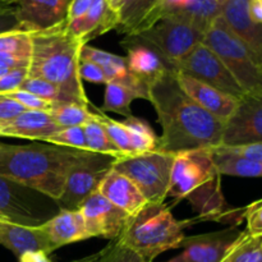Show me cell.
I'll use <instances>...</instances> for the list:
<instances>
[{
  "label": "cell",
  "instance_id": "obj_44",
  "mask_svg": "<svg viewBox=\"0 0 262 262\" xmlns=\"http://www.w3.org/2000/svg\"><path fill=\"white\" fill-rule=\"evenodd\" d=\"M15 31H25L22 23L15 14V7L7 12L0 13V35L3 33L15 32Z\"/></svg>",
  "mask_w": 262,
  "mask_h": 262
},
{
  "label": "cell",
  "instance_id": "obj_1",
  "mask_svg": "<svg viewBox=\"0 0 262 262\" xmlns=\"http://www.w3.org/2000/svg\"><path fill=\"white\" fill-rule=\"evenodd\" d=\"M148 101L163 128L158 151L176 155L222 146L225 122L206 112L182 90L176 72H168L151 84Z\"/></svg>",
  "mask_w": 262,
  "mask_h": 262
},
{
  "label": "cell",
  "instance_id": "obj_43",
  "mask_svg": "<svg viewBox=\"0 0 262 262\" xmlns=\"http://www.w3.org/2000/svg\"><path fill=\"white\" fill-rule=\"evenodd\" d=\"M222 147L235 156H239V158L247 159V160L251 161H256V163H262V142L243 146H233V147L222 146Z\"/></svg>",
  "mask_w": 262,
  "mask_h": 262
},
{
  "label": "cell",
  "instance_id": "obj_8",
  "mask_svg": "<svg viewBox=\"0 0 262 262\" xmlns=\"http://www.w3.org/2000/svg\"><path fill=\"white\" fill-rule=\"evenodd\" d=\"M53 200L35 189L0 177V217L25 227H40L60 212L49 207Z\"/></svg>",
  "mask_w": 262,
  "mask_h": 262
},
{
  "label": "cell",
  "instance_id": "obj_19",
  "mask_svg": "<svg viewBox=\"0 0 262 262\" xmlns=\"http://www.w3.org/2000/svg\"><path fill=\"white\" fill-rule=\"evenodd\" d=\"M119 14L109 7L106 0H94L83 17L67 22L69 32L82 43L87 45L90 40L101 36L112 30H117Z\"/></svg>",
  "mask_w": 262,
  "mask_h": 262
},
{
  "label": "cell",
  "instance_id": "obj_48",
  "mask_svg": "<svg viewBox=\"0 0 262 262\" xmlns=\"http://www.w3.org/2000/svg\"><path fill=\"white\" fill-rule=\"evenodd\" d=\"M107 248H109V246H106V247L102 248V250L99 251V252L94 253V255H90V256H87V257L81 258V260H76V261H72V262H102L105 255H106V252H107Z\"/></svg>",
  "mask_w": 262,
  "mask_h": 262
},
{
  "label": "cell",
  "instance_id": "obj_50",
  "mask_svg": "<svg viewBox=\"0 0 262 262\" xmlns=\"http://www.w3.org/2000/svg\"><path fill=\"white\" fill-rule=\"evenodd\" d=\"M13 8H14V4H9V3H5L0 0V13L7 12V10L13 9Z\"/></svg>",
  "mask_w": 262,
  "mask_h": 262
},
{
  "label": "cell",
  "instance_id": "obj_12",
  "mask_svg": "<svg viewBox=\"0 0 262 262\" xmlns=\"http://www.w3.org/2000/svg\"><path fill=\"white\" fill-rule=\"evenodd\" d=\"M262 142V89L245 92L232 117L225 122L222 146Z\"/></svg>",
  "mask_w": 262,
  "mask_h": 262
},
{
  "label": "cell",
  "instance_id": "obj_34",
  "mask_svg": "<svg viewBox=\"0 0 262 262\" xmlns=\"http://www.w3.org/2000/svg\"><path fill=\"white\" fill-rule=\"evenodd\" d=\"M100 123L104 125L105 130H106L107 136H109L110 141L113 142V145L118 148L120 154H122L123 158H129V156H136L133 152L132 145H130L129 136H128L127 129H125L124 125L122 124V122H117L114 119H110L109 117L101 113L99 117Z\"/></svg>",
  "mask_w": 262,
  "mask_h": 262
},
{
  "label": "cell",
  "instance_id": "obj_41",
  "mask_svg": "<svg viewBox=\"0 0 262 262\" xmlns=\"http://www.w3.org/2000/svg\"><path fill=\"white\" fill-rule=\"evenodd\" d=\"M26 110L27 109L19 102L0 95V125L8 124Z\"/></svg>",
  "mask_w": 262,
  "mask_h": 262
},
{
  "label": "cell",
  "instance_id": "obj_29",
  "mask_svg": "<svg viewBox=\"0 0 262 262\" xmlns=\"http://www.w3.org/2000/svg\"><path fill=\"white\" fill-rule=\"evenodd\" d=\"M91 105H82L77 102H68V104L53 105L50 113L54 122L60 128L69 127H83L89 122L94 120L99 114V109Z\"/></svg>",
  "mask_w": 262,
  "mask_h": 262
},
{
  "label": "cell",
  "instance_id": "obj_5",
  "mask_svg": "<svg viewBox=\"0 0 262 262\" xmlns=\"http://www.w3.org/2000/svg\"><path fill=\"white\" fill-rule=\"evenodd\" d=\"M164 202L147 204L129 217L118 241L146 262H154L161 253L181 247L184 228L191 220L179 222Z\"/></svg>",
  "mask_w": 262,
  "mask_h": 262
},
{
  "label": "cell",
  "instance_id": "obj_25",
  "mask_svg": "<svg viewBox=\"0 0 262 262\" xmlns=\"http://www.w3.org/2000/svg\"><path fill=\"white\" fill-rule=\"evenodd\" d=\"M161 0H123L117 31L124 36L136 35L156 22V10Z\"/></svg>",
  "mask_w": 262,
  "mask_h": 262
},
{
  "label": "cell",
  "instance_id": "obj_6",
  "mask_svg": "<svg viewBox=\"0 0 262 262\" xmlns=\"http://www.w3.org/2000/svg\"><path fill=\"white\" fill-rule=\"evenodd\" d=\"M202 43L219 56L243 91L262 89V69L253 60L245 43L228 27L222 15L205 32Z\"/></svg>",
  "mask_w": 262,
  "mask_h": 262
},
{
  "label": "cell",
  "instance_id": "obj_42",
  "mask_svg": "<svg viewBox=\"0 0 262 262\" xmlns=\"http://www.w3.org/2000/svg\"><path fill=\"white\" fill-rule=\"evenodd\" d=\"M79 77L82 81H89L91 83H107L104 71L97 64L81 58H79Z\"/></svg>",
  "mask_w": 262,
  "mask_h": 262
},
{
  "label": "cell",
  "instance_id": "obj_45",
  "mask_svg": "<svg viewBox=\"0 0 262 262\" xmlns=\"http://www.w3.org/2000/svg\"><path fill=\"white\" fill-rule=\"evenodd\" d=\"M92 2L94 0H72L67 22H72V20H76L78 18L83 17L87 13V10L90 9V7H91Z\"/></svg>",
  "mask_w": 262,
  "mask_h": 262
},
{
  "label": "cell",
  "instance_id": "obj_16",
  "mask_svg": "<svg viewBox=\"0 0 262 262\" xmlns=\"http://www.w3.org/2000/svg\"><path fill=\"white\" fill-rule=\"evenodd\" d=\"M72 0H17L15 14L27 32L50 30L67 23Z\"/></svg>",
  "mask_w": 262,
  "mask_h": 262
},
{
  "label": "cell",
  "instance_id": "obj_54",
  "mask_svg": "<svg viewBox=\"0 0 262 262\" xmlns=\"http://www.w3.org/2000/svg\"><path fill=\"white\" fill-rule=\"evenodd\" d=\"M0 220H2V217H0Z\"/></svg>",
  "mask_w": 262,
  "mask_h": 262
},
{
  "label": "cell",
  "instance_id": "obj_33",
  "mask_svg": "<svg viewBox=\"0 0 262 262\" xmlns=\"http://www.w3.org/2000/svg\"><path fill=\"white\" fill-rule=\"evenodd\" d=\"M31 53H32L31 32L15 31V32L0 35V54L30 61Z\"/></svg>",
  "mask_w": 262,
  "mask_h": 262
},
{
  "label": "cell",
  "instance_id": "obj_4",
  "mask_svg": "<svg viewBox=\"0 0 262 262\" xmlns=\"http://www.w3.org/2000/svg\"><path fill=\"white\" fill-rule=\"evenodd\" d=\"M32 53L27 77L42 78L56 86L61 104L91 105L79 77L82 43L69 32L67 23L45 31L31 32Z\"/></svg>",
  "mask_w": 262,
  "mask_h": 262
},
{
  "label": "cell",
  "instance_id": "obj_15",
  "mask_svg": "<svg viewBox=\"0 0 262 262\" xmlns=\"http://www.w3.org/2000/svg\"><path fill=\"white\" fill-rule=\"evenodd\" d=\"M120 45L127 51L128 72L148 87L168 72H174L171 64L155 48L137 36H124Z\"/></svg>",
  "mask_w": 262,
  "mask_h": 262
},
{
  "label": "cell",
  "instance_id": "obj_47",
  "mask_svg": "<svg viewBox=\"0 0 262 262\" xmlns=\"http://www.w3.org/2000/svg\"><path fill=\"white\" fill-rule=\"evenodd\" d=\"M248 12L253 22L262 25V0H250Z\"/></svg>",
  "mask_w": 262,
  "mask_h": 262
},
{
  "label": "cell",
  "instance_id": "obj_40",
  "mask_svg": "<svg viewBox=\"0 0 262 262\" xmlns=\"http://www.w3.org/2000/svg\"><path fill=\"white\" fill-rule=\"evenodd\" d=\"M27 73L28 68H17L0 76V95L19 89L22 82L27 78Z\"/></svg>",
  "mask_w": 262,
  "mask_h": 262
},
{
  "label": "cell",
  "instance_id": "obj_36",
  "mask_svg": "<svg viewBox=\"0 0 262 262\" xmlns=\"http://www.w3.org/2000/svg\"><path fill=\"white\" fill-rule=\"evenodd\" d=\"M45 142L56 146H64V147L78 148V150H87L86 140H84L83 127H69L63 128L56 135L49 137Z\"/></svg>",
  "mask_w": 262,
  "mask_h": 262
},
{
  "label": "cell",
  "instance_id": "obj_35",
  "mask_svg": "<svg viewBox=\"0 0 262 262\" xmlns=\"http://www.w3.org/2000/svg\"><path fill=\"white\" fill-rule=\"evenodd\" d=\"M19 90L30 92L40 99L51 102L53 105L61 104V95L58 87L42 78L27 77L19 86Z\"/></svg>",
  "mask_w": 262,
  "mask_h": 262
},
{
  "label": "cell",
  "instance_id": "obj_52",
  "mask_svg": "<svg viewBox=\"0 0 262 262\" xmlns=\"http://www.w3.org/2000/svg\"><path fill=\"white\" fill-rule=\"evenodd\" d=\"M219 2H220V3H222V4H223V3H224V2H225V0H219Z\"/></svg>",
  "mask_w": 262,
  "mask_h": 262
},
{
  "label": "cell",
  "instance_id": "obj_22",
  "mask_svg": "<svg viewBox=\"0 0 262 262\" xmlns=\"http://www.w3.org/2000/svg\"><path fill=\"white\" fill-rule=\"evenodd\" d=\"M63 128L59 127L50 113L43 110H26L14 120L2 125L0 136L3 137L27 138L45 142L49 137L56 135Z\"/></svg>",
  "mask_w": 262,
  "mask_h": 262
},
{
  "label": "cell",
  "instance_id": "obj_24",
  "mask_svg": "<svg viewBox=\"0 0 262 262\" xmlns=\"http://www.w3.org/2000/svg\"><path fill=\"white\" fill-rule=\"evenodd\" d=\"M148 89L143 82L128 73L125 78L118 82H109L105 84V96L102 110L114 112L125 118L132 117L130 105L136 99L148 101Z\"/></svg>",
  "mask_w": 262,
  "mask_h": 262
},
{
  "label": "cell",
  "instance_id": "obj_51",
  "mask_svg": "<svg viewBox=\"0 0 262 262\" xmlns=\"http://www.w3.org/2000/svg\"><path fill=\"white\" fill-rule=\"evenodd\" d=\"M2 2L9 3V4H15V2H17V0H2Z\"/></svg>",
  "mask_w": 262,
  "mask_h": 262
},
{
  "label": "cell",
  "instance_id": "obj_9",
  "mask_svg": "<svg viewBox=\"0 0 262 262\" xmlns=\"http://www.w3.org/2000/svg\"><path fill=\"white\" fill-rule=\"evenodd\" d=\"M118 158L106 154L89 152L71 168L58 200L60 209L77 210L79 205L97 191L100 183L113 170Z\"/></svg>",
  "mask_w": 262,
  "mask_h": 262
},
{
  "label": "cell",
  "instance_id": "obj_53",
  "mask_svg": "<svg viewBox=\"0 0 262 262\" xmlns=\"http://www.w3.org/2000/svg\"><path fill=\"white\" fill-rule=\"evenodd\" d=\"M0 128H2V125H0Z\"/></svg>",
  "mask_w": 262,
  "mask_h": 262
},
{
  "label": "cell",
  "instance_id": "obj_28",
  "mask_svg": "<svg viewBox=\"0 0 262 262\" xmlns=\"http://www.w3.org/2000/svg\"><path fill=\"white\" fill-rule=\"evenodd\" d=\"M79 58L97 64L104 71L107 83L122 81L129 73L127 68L125 56H118L115 54L100 50L94 46H90L89 43L82 46Z\"/></svg>",
  "mask_w": 262,
  "mask_h": 262
},
{
  "label": "cell",
  "instance_id": "obj_46",
  "mask_svg": "<svg viewBox=\"0 0 262 262\" xmlns=\"http://www.w3.org/2000/svg\"><path fill=\"white\" fill-rule=\"evenodd\" d=\"M18 262H53L43 251H30L18 257Z\"/></svg>",
  "mask_w": 262,
  "mask_h": 262
},
{
  "label": "cell",
  "instance_id": "obj_18",
  "mask_svg": "<svg viewBox=\"0 0 262 262\" xmlns=\"http://www.w3.org/2000/svg\"><path fill=\"white\" fill-rule=\"evenodd\" d=\"M177 81L184 92L206 112L227 122L238 105L237 97L220 91L191 76L176 72Z\"/></svg>",
  "mask_w": 262,
  "mask_h": 262
},
{
  "label": "cell",
  "instance_id": "obj_11",
  "mask_svg": "<svg viewBox=\"0 0 262 262\" xmlns=\"http://www.w3.org/2000/svg\"><path fill=\"white\" fill-rule=\"evenodd\" d=\"M174 72L193 77L237 99L245 94L219 56L202 42L194 46L187 55L177 61Z\"/></svg>",
  "mask_w": 262,
  "mask_h": 262
},
{
  "label": "cell",
  "instance_id": "obj_31",
  "mask_svg": "<svg viewBox=\"0 0 262 262\" xmlns=\"http://www.w3.org/2000/svg\"><path fill=\"white\" fill-rule=\"evenodd\" d=\"M101 113L102 112L99 110L97 117L95 118L94 120H91V122H89L87 124L83 125L84 140H86L87 150L91 151V152L113 155L118 159L123 158L122 154L118 151V148L115 147V146L113 145L112 141H110L104 125L100 123L99 117Z\"/></svg>",
  "mask_w": 262,
  "mask_h": 262
},
{
  "label": "cell",
  "instance_id": "obj_7",
  "mask_svg": "<svg viewBox=\"0 0 262 262\" xmlns=\"http://www.w3.org/2000/svg\"><path fill=\"white\" fill-rule=\"evenodd\" d=\"M173 163V154L156 150L142 155L118 159L113 169L128 177L148 204H159L165 201L168 194Z\"/></svg>",
  "mask_w": 262,
  "mask_h": 262
},
{
  "label": "cell",
  "instance_id": "obj_17",
  "mask_svg": "<svg viewBox=\"0 0 262 262\" xmlns=\"http://www.w3.org/2000/svg\"><path fill=\"white\" fill-rule=\"evenodd\" d=\"M248 4L250 0H225L222 17L262 69V25L253 22L250 17Z\"/></svg>",
  "mask_w": 262,
  "mask_h": 262
},
{
  "label": "cell",
  "instance_id": "obj_26",
  "mask_svg": "<svg viewBox=\"0 0 262 262\" xmlns=\"http://www.w3.org/2000/svg\"><path fill=\"white\" fill-rule=\"evenodd\" d=\"M222 8L223 4L219 0H188L182 9L171 15L189 23L205 33L212 22L222 15Z\"/></svg>",
  "mask_w": 262,
  "mask_h": 262
},
{
  "label": "cell",
  "instance_id": "obj_23",
  "mask_svg": "<svg viewBox=\"0 0 262 262\" xmlns=\"http://www.w3.org/2000/svg\"><path fill=\"white\" fill-rule=\"evenodd\" d=\"M40 227L48 235L54 250L90 238L84 220L78 210L61 209L59 214Z\"/></svg>",
  "mask_w": 262,
  "mask_h": 262
},
{
  "label": "cell",
  "instance_id": "obj_30",
  "mask_svg": "<svg viewBox=\"0 0 262 262\" xmlns=\"http://www.w3.org/2000/svg\"><path fill=\"white\" fill-rule=\"evenodd\" d=\"M122 124L127 129L135 155H142L158 150L159 138L146 120L132 115L125 118Z\"/></svg>",
  "mask_w": 262,
  "mask_h": 262
},
{
  "label": "cell",
  "instance_id": "obj_21",
  "mask_svg": "<svg viewBox=\"0 0 262 262\" xmlns=\"http://www.w3.org/2000/svg\"><path fill=\"white\" fill-rule=\"evenodd\" d=\"M0 245L17 258L30 251H43L48 255L55 251L41 227H25L5 220H0Z\"/></svg>",
  "mask_w": 262,
  "mask_h": 262
},
{
  "label": "cell",
  "instance_id": "obj_37",
  "mask_svg": "<svg viewBox=\"0 0 262 262\" xmlns=\"http://www.w3.org/2000/svg\"><path fill=\"white\" fill-rule=\"evenodd\" d=\"M3 96L9 97V99L14 100V101L19 102L27 110H43V112H50L51 107H53L51 102L40 99V97L19 89L14 90L12 92H8V94H4Z\"/></svg>",
  "mask_w": 262,
  "mask_h": 262
},
{
  "label": "cell",
  "instance_id": "obj_49",
  "mask_svg": "<svg viewBox=\"0 0 262 262\" xmlns=\"http://www.w3.org/2000/svg\"><path fill=\"white\" fill-rule=\"evenodd\" d=\"M106 3L109 4V7L112 8L114 12H117L118 14H119V10L120 8H122L123 0H106Z\"/></svg>",
  "mask_w": 262,
  "mask_h": 262
},
{
  "label": "cell",
  "instance_id": "obj_39",
  "mask_svg": "<svg viewBox=\"0 0 262 262\" xmlns=\"http://www.w3.org/2000/svg\"><path fill=\"white\" fill-rule=\"evenodd\" d=\"M246 232L251 237H262V199L252 202L245 209Z\"/></svg>",
  "mask_w": 262,
  "mask_h": 262
},
{
  "label": "cell",
  "instance_id": "obj_27",
  "mask_svg": "<svg viewBox=\"0 0 262 262\" xmlns=\"http://www.w3.org/2000/svg\"><path fill=\"white\" fill-rule=\"evenodd\" d=\"M214 163L220 176L243 177V178H261L262 163L247 160L225 151L222 146L212 148Z\"/></svg>",
  "mask_w": 262,
  "mask_h": 262
},
{
  "label": "cell",
  "instance_id": "obj_10",
  "mask_svg": "<svg viewBox=\"0 0 262 262\" xmlns=\"http://www.w3.org/2000/svg\"><path fill=\"white\" fill-rule=\"evenodd\" d=\"M130 36H137L150 43L171 64L174 71L177 61L201 43L205 33L174 15H168L147 30Z\"/></svg>",
  "mask_w": 262,
  "mask_h": 262
},
{
  "label": "cell",
  "instance_id": "obj_14",
  "mask_svg": "<svg viewBox=\"0 0 262 262\" xmlns=\"http://www.w3.org/2000/svg\"><path fill=\"white\" fill-rule=\"evenodd\" d=\"M242 234L237 227H230L220 232L184 237L181 243L183 252L164 262H222Z\"/></svg>",
  "mask_w": 262,
  "mask_h": 262
},
{
  "label": "cell",
  "instance_id": "obj_20",
  "mask_svg": "<svg viewBox=\"0 0 262 262\" xmlns=\"http://www.w3.org/2000/svg\"><path fill=\"white\" fill-rule=\"evenodd\" d=\"M97 192L129 216L140 212L148 204L137 186L114 169L100 183Z\"/></svg>",
  "mask_w": 262,
  "mask_h": 262
},
{
  "label": "cell",
  "instance_id": "obj_32",
  "mask_svg": "<svg viewBox=\"0 0 262 262\" xmlns=\"http://www.w3.org/2000/svg\"><path fill=\"white\" fill-rule=\"evenodd\" d=\"M222 262H262V237H251L245 230Z\"/></svg>",
  "mask_w": 262,
  "mask_h": 262
},
{
  "label": "cell",
  "instance_id": "obj_13",
  "mask_svg": "<svg viewBox=\"0 0 262 262\" xmlns=\"http://www.w3.org/2000/svg\"><path fill=\"white\" fill-rule=\"evenodd\" d=\"M77 210L82 214L90 238L118 239L130 217L97 191L87 197Z\"/></svg>",
  "mask_w": 262,
  "mask_h": 262
},
{
  "label": "cell",
  "instance_id": "obj_38",
  "mask_svg": "<svg viewBox=\"0 0 262 262\" xmlns=\"http://www.w3.org/2000/svg\"><path fill=\"white\" fill-rule=\"evenodd\" d=\"M107 246L109 248L102 262H146L141 256L125 247L118 239L112 241Z\"/></svg>",
  "mask_w": 262,
  "mask_h": 262
},
{
  "label": "cell",
  "instance_id": "obj_2",
  "mask_svg": "<svg viewBox=\"0 0 262 262\" xmlns=\"http://www.w3.org/2000/svg\"><path fill=\"white\" fill-rule=\"evenodd\" d=\"M89 151L64 146L0 143V177L17 182L58 201L68 171Z\"/></svg>",
  "mask_w": 262,
  "mask_h": 262
},
{
  "label": "cell",
  "instance_id": "obj_3",
  "mask_svg": "<svg viewBox=\"0 0 262 262\" xmlns=\"http://www.w3.org/2000/svg\"><path fill=\"white\" fill-rule=\"evenodd\" d=\"M220 173L212 158V148L182 151L174 155L168 194L174 205L188 200L202 220L245 219V209L232 210L223 196Z\"/></svg>",
  "mask_w": 262,
  "mask_h": 262
}]
</instances>
